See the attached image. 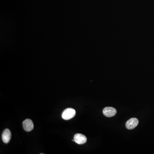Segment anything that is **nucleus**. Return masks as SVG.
<instances>
[{
    "mask_svg": "<svg viewBox=\"0 0 154 154\" xmlns=\"http://www.w3.org/2000/svg\"><path fill=\"white\" fill-rule=\"evenodd\" d=\"M11 136L12 134L10 130L7 128L5 129L4 130L2 135V138L4 142L5 143H8L11 139Z\"/></svg>",
    "mask_w": 154,
    "mask_h": 154,
    "instance_id": "nucleus-6",
    "label": "nucleus"
},
{
    "mask_svg": "<svg viewBox=\"0 0 154 154\" xmlns=\"http://www.w3.org/2000/svg\"><path fill=\"white\" fill-rule=\"evenodd\" d=\"M139 123V120L136 118H132L128 120L126 123V127L128 129H133L137 126Z\"/></svg>",
    "mask_w": 154,
    "mask_h": 154,
    "instance_id": "nucleus-3",
    "label": "nucleus"
},
{
    "mask_svg": "<svg viewBox=\"0 0 154 154\" xmlns=\"http://www.w3.org/2000/svg\"><path fill=\"white\" fill-rule=\"evenodd\" d=\"M75 142L78 144H83L87 142V137L81 134H76L74 137Z\"/></svg>",
    "mask_w": 154,
    "mask_h": 154,
    "instance_id": "nucleus-4",
    "label": "nucleus"
},
{
    "mask_svg": "<svg viewBox=\"0 0 154 154\" xmlns=\"http://www.w3.org/2000/svg\"><path fill=\"white\" fill-rule=\"evenodd\" d=\"M116 110L112 107H106L103 110L104 115L108 117L114 116L116 114Z\"/></svg>",
    "mask_w": 154,
    "mask_h": 154,
    "instance_id": "nucleus-2",
    "label": "nucleus"
},
{
    "mask_svg": "<svg viewBox=\"0 0 154 154\" xmlns=\"http://www.w3.org/2000/svg\"><path fill=\"white\" fill-rule=\"evenodd\" d=\"M76 114L75 109L72 108H68L63 111L62 117L65 120H69L74 117Z\"/></svg>",
    "mask_w": 154,
    "mask_h": 154,
    "instance_id": "nucleus-1",
    "label": "nucleus"
},
{
    "mask_svg": "<svg viewBox=\"0 0 154 154\" xmlns=\"http://www.w3.org/2000/svg\"><path fill=\"white\" fill-rule=\"evenodd\" d=\"M23 126L24 130L28 132L31 131L34 129L33 122L30 119H26L24 120L23 122Z\"/></svg>",
    "mask_w": 154,
    "mask_h": 154,
    "instance_id": "nucleus-5",
    "label": "nucleus"
}]
</instances>
